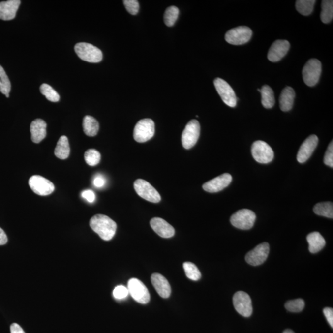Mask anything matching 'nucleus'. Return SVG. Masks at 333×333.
I'll return each mask as SVG.
<instances>
[{"label": "nucleus", "instance_id": "f257e3e1", "mask_svg": "<svg viewBox=\"0 0 333 333\" xmlns=\"http://www.w3.org/2000/svg\"><path fill=\"white\" fill-rule=\"evenodd\" d=\"M91 229L104 241L113 239L116 234L117 224L108 216L98 214L93 216L90 221Z\"/></svg>", "mask_w": 333, "mask_h": 333}, {"label": "nucleus", "instance_id": "f03ea898", "mask_svg": "<svg viewBox=\"0 0 333 333\" xmlns=\"http://www.w3.org/2000/svg\"><path fill=\"white\" fill-rule=\"evenodd\" d=\"M74 50L78 57L85 61L98 63L103 60V53L101 51L91 43H77Z\"/></svg>", "mask_w": 333, "mask_h": 333}, {"label": "nucleus", "instance_id": "7ed1b4c3", "mask_svg": "<svg viewBox=\"0 0 333 333\" xmlns=\"http://www.w3.org/2000/svg\"><path fill=\"white\" fill-rule=\"evenodd\" d=\"M155 133V124L154 121L150 119H144L140 120L136 124L133 137L136 142L145 143L153 137Z\"/></svg>", "mask_w": 333, "mask_h": 333}, {"label": "nucleus", "instance_id": "20e7f679", "mask_svg": "<svg viewBox=\"0 0 333 333\" xmlns=\"http://www.w3.org/2000/svg\"><path fill=\"white\" fill-rule=\"evenodd\" d=\"M322 73V64L319 60L311 59L306 63L303 70V81L308 87L315 86L319 81Z\"/></svg>", "mask_w": 333, "mask_h": 333}, {"label": "nucleus", "instance_id": "39448f33", "mask_svg": "<svg viewBox=\"0 0 333 333\" xmlns=\"http://www.w3.org/2000/svg\"><path fill=\"white\" fill-rule=\"evenodd\" d=\"M256 220V215L253 211L242 210L232 215L230 222L233 226L241 230L251 229Z\"/></svg>", "mask_w": 333, "mask_h": 333}, {"label": "nucleus", "instance_id": "423d86ee", "mask_svg": "<svg viewBox=\"0 0 333 333\" xmlns=\"http://www.w3.org/2000/svg\"><path fill=\"white\" fill-rule=\"evenodd\" d=\"M252 35L251 29L246 26H240L231 29L225 34V40L233 45L245 44L251 40Z\"/></svg>", "mask_w": 333, "mask_h": 333}, {"label": "nucleus", "instance_id": "0eeeda50", "mask_svg": "<svg viewBox=\"0 0 333 333\" xmlns=\"http://www.w3.org/2000/svg\"><path fill=\"white\" fill-rule=\"evenodd\" d=\"M200 130V124L198 121L191 120L187 124L182 135V145L185 149H191L196 144Z\"/></svg>", "mask_w": 333, "mask_h": 333}, {"label": "nucleus", "instance_id": "6e6552de", "mask_svg": "<svg viewBox=\"0 0 333 333\" xmlns=\"http://www.w3.org/2000/svg\"><path fill=\"white\" fill-rule=\"evenodd\" d=\"M251 152L254 159L261 164H268L273 159V150L264 141L258 140L254 142L252 145Z\"/></svg>", "mask_w": 333, "mask_h": 333}, {"label": "nucleus", "instance_id": "1a4fd4ad", "mask_svg": "<svg viewBox=\"0 0 333 333\" xmlns=\"http://www.w3.org/2000/svg\"><path fill=\"white\" fill-rule=\"evenodd\" d=\"M128 292L134 300L142 304H147L150 300V295L147 287L137 278L130 279L128 282Z\"/></svg>", "mask_w": 333, "mask_h": 333}, {"label": "nucleus", "instance_id": "9d476101", "mask_svg": "<svg viewBox=\"0 0 333 333\" xmlns=\"http://www.w3.org/2000/svg\"><path fill=\"white\" fill-rule=\"evenodd\" d=\"M134 188L138 195L145 200L157 203L161 200V197L151 184L142 179H138L134 182Z\"/></svg>", "mask_w": 333, "mask_h": 333}, {"label": "nucleus", "instance_id": "9b49d317", "mask_svg": "<svg viewBox=\"0 0 333 333\" xmlns=\"http://www.w3.org/2000/svg\"><path fill=\"white\" fill-rule=\"evenodd\" d=\"M214 86L223 101L231 108H234L237 105V98L232 87L220 78L215 79Z\"/></svg>", "mask_w": 333, "mask_h": 333}, {"label": "nucleus", "instance_id": "f8f14e48", "mask_svg": "<svg viewBox=\"0 0 333 333\" xmlns=\"http://www.w3.org/2000/svg\"><path fill=\"white\" fill-rule=\"evenodd\" d=\"M29 184L31 190L40 196L50 195L55 190V186L52 182L40 176L31 177Z\"/></svg>", "mask_w": 333, "mask_h": 333}, {"label": "nucleus", "instance_id": "ddd939ff", "mask_svg": "<svg viewBox=\"0 0 333 333\" xmlns=\"http://www.w3.org/2000/svg\"><path fill=\"white\" fill-rule=\"evenodd\" d=\"M235 310L241 315L249 317L252 313V301L249 295L243 291H238L233 298Z\"/></svg>", "mask_w": 333, "mask_h": 333}, {"label": "nucleus", "instance_id": "4468645a", "mask_svg": "<svg viewBox=\"0 0 333 333\" xmlns=\"http://www.w3.org/2000/svg\"><path fill=\"white\" fill-rule=\"evenodd\" d=\"M269 251L270 246L268 243H262L248 252L245 256V261L252 266H260L266 261Z\"/></svg>", "mask_w": 333, "mask_h": 333}, {"label": "nucleus", "instance_id": "2eb2a0df", "mask_svg": "<svg viewBox=\"0 0 333 333\" xmlns=\"http://www.w3.org/2000/svg\"><path fill=\"white\" fill-rule=\"evenodd\" d=\"M232 182V176L229 174H223L211 181L206 182L203 188L209 193H217L227 188Z\"/></svg>", "mask_w": 333, "mask_h": 333}, {"label": "nucleus", "instance_id": "dca6fc26", "mask_svg": "<svg viewBox=\"0 0 333 333\" xmlns=\"http://www.w3.org/2000/svg\"><path fill=\"white\" fill-rule=\"evenodd\" d=\"M318 138L317 136H309L301 145L297 155V160L300 163H304L309 159L317 147Z\"/></svg>", "mask_w": 333, "mask_h": 333}, {"label": "nucleus", "instance_id": "f3484780", "mask_svg": "<svg viewBox=\"0 0 333 333\" xmlns=\"http://www.w3.org/2000/svg\"><path fill=\"white\" fill-rule=\"evenodd\" d=\"M290 48V44L287 40H278L274 41L269 51L268 59L271 62H276L285 57Z\"/></svg>", "mask_w": 333, "mask_h": 333}, {"label": "nucleus", "instance_id": "a211bd4d", "mask_svg": "<svg viewBox=\"0 0 333 333\" xmlns=\"http://www.w3.org/2000/svg\"><path fill=\"white\" fill-rule=\"evenodd\" d=\"M150 225L153 230L160 237L170 238L175 235L174 227L161 218H153L151 220Z\"/></svg>", "mask_w": 333, "mask_h": 333}, {"label": "nucleus", "instance_id": "6ab92c4d", "mask_svg": "<svg viewBox=\"0 0 333 333\" xmlns=\"http://www.w3.org/2000/svg\"><path fill=\"white\" fill-rule=\"evenodd\" d=\"M20 0H8L0 3V19L10 21L15 18L20 6Z\"/></svg>", "mask_w": 333, "mask_h": 333}, {"label": "nucleus", "instance_id": "aec40b11", "mask_svg": "<svg viewBox=\"0 0 333 333\" xmlns=\"http://www.w3.org/2000/svg\"><path fill=\"white\" fill-rule=\"evenodd\" d=\"M151 279L153 286L160 297L165 299L171 296V285L164 276L159 273H154Z\"/></svg>", "mask_w": 333, "mask_h": 333}, {"label": "nucleus", "instance_id": "412c9836", "mask_svg": "<svg viewBox=\"0 0 333 333\" xmlns=\"http://www.w3.org/2000/svg\"><path fill=\"white\" fill-rule=\"evenodd\" d=\"M47 123L42 119L34 120L30 125L31 139L35 143L41 142L47 136Z\"/></svg>", "mask_w": 333, "mask_h": 333}, {"label": "nucleus", "instance_id": "4be33fe9", "mask_svg": "<svg viewBox=\"0 0 333 333\" xmlns=\"http://www.w3.org/2000/svg\"><path fill=\"white\" fill-rule=\"evenodd\" d=\"M295 91L290 87H286L279 96V107L281 111L287 112L293 108L295 98Z\"/></svg>", "mask_w": 333, "mask_h": 333}, {"label": "nucleus", "instance_id": "5701e85b", "mask_svg": "<svg viewBox=\"0 0 333 333\" xmlns=\"http://www.w3.org/2000/svg\"><path fill=\"white\" fill-rule=\"evenodd\" d=\"M307 240L309 244L308 249L311 253L315 254L319 252L325 247V240L319 232H314L308 234Z\"/></svg>", "mask_w": 333, "mask_h": 333}, {"label": "nucleus", "instance_id": "b1692460", "mask_svg": "<svg viewBox=\"0 0 333 333\" xmlns=\"http://www.w3.org/2000/svg\"><path fill=\"white\" fill-rule=\"evenodd\" d=\"M70 152L69 140L65 136L61 137L55 150L56 156L60 159H66Z\"/></svg>", "mask_w": 333, "mask_h": 333}, {"label": "nucleus", "instance_id": "393cba45", "mask_svg": "<svg viewBox=\"0 0 333 333\" xmlns=\"http://www.w3.org/2000/svg\"><path fill=\"white\" fill-rule=\"evenodd\" d=\"M99 128L98 121L93 117L91 116L84 117L83 120V128L86 135L89 137H94L98 134Z\"/></svg>", "mask_w": 333, "mask_h": 333}, {"label": "nucleus", "instance_id": "a878e982", "mask_svg": "<svg viewBox=\"0 0 333 333\" xmlns=\"http://www.w3.org/2000/svg\"><path fill=\"white\" fill-rule=\"evenodd\" d=\"M260 92L262 95V104L264 108L267 109L273 108L275 103L273 90L269 86H264L262 87Z\"/></svg>", "mask_w": 333, "mask_h": 333}, {"label": "nucleus", "instance_id": "bb28decb", "mask_svg": "<svg viewBox=\"0 0 333 333\" xmlns=\"http://www.w3.org/2000/svg\"><path fill=\"white\" fill-rule=\"evenodd\" d=\"M313 212L318 215L333 218V204L331 202L318 203L313 208Z\"/></svg>", "mask_w": 333, "mask_h": 333}, {"label": "nucleus", "instance_id": "cd10ccee", "mask_svg": "<svg viewBox=\"0 0 333 333\" xmlns=\"http://www.w3.org/2000/svg\"><path fill=\"white\" fill-rule=\"evenodd\" d=\"M321 20L324 24L330 23L333 18V1L332 0H323L322 3Z\"/></svg>", "mask_w": 333, "mask_h": 333}, {"label": "nucleus", "instance_id": "c85d7f7f", "mask_svg": "<svg viewBox=\"0 0 333 333\" xmlns=\"http://www.w3.org/2000/svg\"><path fill=\"white\" fill-rule=\"evenodd\" d=\"M315 0H298L296 8L303 16H308L312 13L315 4Z\"/></svg>", "mask_w": 333, "mask_h": 333}, {"label": "nucleus", "instance_id": "c756f323", "mask_svg": "<svg viewBox=\"0 0 333 333\" xmlns=\"http://www.w3.org/2000/svg\"><path fill=\"white\" fill-rule=\"evenodd\" d=\"M183 269L187 277L191 280L198 281L201 278V273L195 265L190 262L183 264Z\"/></svg>", "mask_w": 333, "mask_h": 333}, {"label": "nucleus", "instance_id": "7c9ffc66", "mask_svg": "<svg viewBox=\"0 0 333 333\" xmlns=\"http://www.w3.org/2000/svg\"><path fill=\"white\" fill-rule=\"evenodd\" d=\"M179 9L176 6H170L165 11L164 19L165 25L168 27L173 26L178 19Z\"/></svg>", "mask_w": 333, "mask_h": 333}, {"label": "nucleus", "instance_id": "2f4dec72", "mask_svg": "<svg viewBox=\"0 0 333 333\" xmlns=\"http://www.w3.org/2000/svg\"><path fill=\"white\" fill-rule=\"evenodd\" d=\"M41 93L46 97L50 101L58 102L60 101V96L57 91H55L52 87L47 84H43L40 86Z\"/></svg>", "mask_w": 333, "mask_h": 333}, {"label": "nucleus", "instance_id": "473e14b6", "mask_svg": "<svg viewBox=\"0 0 333 333\" xmlns=\"http://www.w3.org/2000/svg\"><path fill=\"white\" fill-rule=\"evenodd\" d=\"M11 89V85L10 80H9L8 75L3 67L0 65V91L1 93L9 94L10 93Z\"/></svg>", "mask_w": 333, "mask_h": 333}, {"label": "nucleus", "instance_id": "72a5a7b5", "mask_svg": "<svg viewBox=\"0 0 333 333\" xmlns=\"http://www.w3.org/2000/svg\"><path fill=\"white\" fill-rule=\"evenodd\" d=\"M85 160L90 166H95L101 160V154L98 151L94 149L87 150L84 155Z\"/></svg>", "mask_w": 333, "mask_h": 333}, {"label": "nucleus", "instance_id": "f704fd0d", "mask_svg": "<svg viewBox=\"0 0 333 333\" xmlns=\"http://www.w3.org/2000/svg\"><path fill=\"white\" fill-rule=\"evenodd\" d=\"M305 307V302L301 299L289 301L285 303L286 310L291 312H300Z\"/></svg>", "mask_w": 333, "mask_h": 333}, {"label": "nucleus", "instance_id": "c9c22d12", "mask_svg": "<svg viewBox=\"0 0 333 333\" xmlns=\"http://www.w3.org/2000/svg\"><path fill=\"white\" fill-rule=\"evenodd\" d=\"M123 4L128 13L136 15L139 11V3L137 0H124Z\"/></svg>", "mask_w": 333, "mask_h": 333}, {"label": "nucleus", "instance_id": "e433bc0d", "mask_svg": "<svg viewBox=\"0 0 333 333\" xmlns=\"http://www.w3.org/2000/svg\"><path fill=\"white\" fill-rule=\"evenodd\" d=\"M113 296L116 300H123L129 295L127 287L123 285L116 286L113 291Z\"/></svg>", "mask_w": 333, "mask_h": 333}, {"label": "nucleus", "instance_id": "4c0bfd02", "mask_svg": "<svg viewBox=\"0 0 333 333\" xmlns=\"http://www.w3.org/2000/svg\"><path fill=\"white\" fill-rule=\"evenodd\" d=\"M324 163L325 165H328L333 168V141L328 146L327 152H326L324 157Z\"/></svg>", "mask_w": 333, "mask_h": 333}, {"label": "nucleus", "instance_id": "58836bf2", "mask_svg": "<svg viewBox=\"0 0 333 333\" xmlns=\"http://www.w3.org/2000/svg\"><path fill=\"white\" fill-rule=\"evenodd\" d=\"M81 195L83 198L86 199L90 203H93L95 201V194L93 191L90 190V189L83 191Z\"/></svg>", "mask_w": 333, "mask_h": 333}, {"label": "nucleus", "instance_id": "ea45409f", "mask_svg": "<svg viewBox=\"0 0 333 333\" xmlns=\"http://www.w3.org/2000/svg\"><path fill=\"white\" fill-rule=\"evenodd\" d=\"M323 313L331 327L333 328V310L332 308L327 307L323 310Z\"/></svg>", "mask_w": 333, "mask_h": 333}, {"label": "nucleus", "instance_id": "a19ab883", "mask_svg": "<svg viewBox=\"0 0 333 333\" xmlns=\"http://www.w3.org/2000/svg\"><path fill=\"white\" fill-rule=\"evenodd\" d=\"M106 181L101 175H97L93 179V184L96 188H101L105 185Z\"/></svg>", "mask_w": 333, "mask_h": 333}, {"label": "nucleus", "instance_id": "79ce46f5", "mask_svg": "<svg viewBox=\"0 0 333 333\" xmlns=\"http://www.w3.org/2000/svg\"><path fill=\"white\" fill-rule=\"evenodd\" d=\"M11 333H26L23 328L17 323H13L11 325Z\"/></svg>", "mask_w": 333, "mask_h": 333}, {"label": "nucleus", "instance_id": "37998d69", "mask_svg": "<svg viewBox=\"0 0 333 333\" xmlns=\"http://www.w3.org/2000/svg\"><path fill=\"white\" fill-rule=\"evenodd\" d=\"M8 242V237L3 229L0 228V245L6 244Z\"/></svg>", "mask_w": 333, "mask_h": 333}, {"label": "nucleus", "instance_id": "c03bdc74", "mask_svg": "<svg viewBox=\"0 0 333 333\" xmlns=\"http://www.w3.org/2000/svg\"><path fill=\"white\" fill-rule=\"evenodd\" d=\"M283 333H295L291 330H286Z\"/></svg>", "mask_w": 333, "mask_h": 333}, {"label": "nucleus", "instance_id": "a18cd8bd", "mask_svg": "<svg viewBox=\"0 0 333 333\" xmlns=\"http://www.w3.org/2000/svg\"><path fill=\"white\" fill-rule=\"evenodd\" d=\"M6 98H9V94H7V95H6Z\"/></svg>", "mask_w": 333, "mask_h": 333}]
</instances>
